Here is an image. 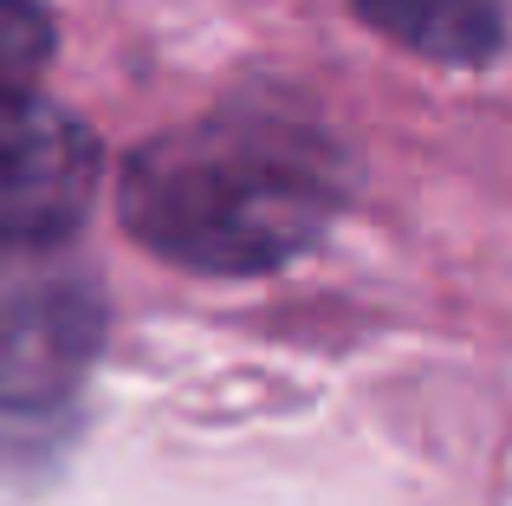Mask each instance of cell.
Here are the masks:
<instances>
[{"label":"cell","mask_w":512,"mask_h":506,"mask_svg":"<svg viewBox=\"0 0 512 506\" xmlns=\"http://www.w3.org/2000/svg\"><path fill=\"white\" fill-rule=\"evenodd\" d=\"M350 189L344 150L305 117L221 111L130 150L117 215L156 260L253 279L325 241Z\"/></svg>","instance_id":"cell-1"},{"label":"cell","mask_w":512,"mask_h":506,"mask_svg":"<svg viewBox=\"0 0 512 506\" xmlns=\"http://www.w3.org/2000/svg\"><path fill=\"white\" fill-rule=\"evenodd\" d=\"M104 351V292L59 266H0V494L65 461Z\"/></svg>","instance_id":"cell-2"},{"label":"cell","mask_w":512,"mask_h":506,"mask_svg":"<svg viewBox=\"0 0 512 506\" xmlns=\"http://www.w3.org/2000/svg\"><path fill=\"white\" fill-rule=\"evenodd\" d=\"M98 195V137L65 104L0 91V260L72 241Z\"/></svg>","instance_id":"cell-3"},{"label":"cell","mask_w":512,"mask_h":506,"mask_svg":"<svg viewBox=\"0 0 512 506\" xmlns=\"http://www.w3.org/2000/svg\"><path fill=\"white\" fill-rule=\"evenodd\" d=\"M357 13L435 65H487L512 26V0H357Z\"/></svg>","instance_id":"cell-4"},{"label":"cell","mask_w":512,"mask_h":506,"mask_svg":"<svg viewBox=\"0 0 512 506\" xmlns=\"http://www.w3.org/2000/svg\"><path fill=\"white\" fill-rule=\"evenodd\" d=\"M52 13L46 0H0V91H26L52 59Z\"/></svg>","instance_id":"cell-5"}]
</instances>
